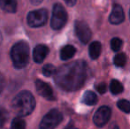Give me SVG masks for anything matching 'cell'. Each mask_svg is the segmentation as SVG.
I'll return each instance as SVG.
<instances>
[{
    "instance_id": "obj_11",
    "label": "cell",
    "mask_w": 130,
    "mask_h": 129,
    "mask_svg": "<svg viewBox=\"0 0 130 129\" xmlns=\"http://www.w3.org/2000/svg\"><path fill=\"white\" fill-rule=\"evenodd\" d=\"M49 48L46 45L39 44L36 46L33 51V59L36 63H42L49 54Z\"/></svg>"
},
{
    "instance_id": "obj_4",
    "label": "cell",
    "mask_w": 130,
    "mask_h": 129,
    "mask_svg": "<svg viewBox=\"0 0 130 129\" xmlns=\"http://www.w3.org/2000/svg\"><path fill=\"white\" fill-rule=\"evenodd\" d=\"M67 21V13L66 9L60 4H56L53 6L51 27L55 30L61 29Z\"/></svg>"
},
{
    "instance_id": "obj_28",
    "label": "cell",
    "mask_w": 130,
    "mask_h": 129,
    "mask_svg": "<svg viewBox=\"0 0 130 129\" xmlns=\"http://www.w3.org/2000/svg\"><path fill=\"white\" fill-rule=\"evenodd\" d=\"M67 129H74V128H72V127H67Z\"/></svg>"
},
{
    "instance_id": "obj_10",
    "label": "cell",
    "mask_w": 130,
    "mask_h": 129,
    "mask_svg": "<svg viewBox=\"0 0 130 129\" xmlns=\"http://www.w3.org/2000/svg\"><path fill=\"white\" fill-rule=\"evenodd\" d=\"M124 19H125V14H124L123 8L120 5H115L110 14V22L111 24L118 25L123 22Z\"/></svg>"
},
{
    "instance_id": "obj_15",
    "label": "cell",
    "mask_w": 130,
    "mask_h": 129,
    "mask_svg": "<svg viewBox=\"0 0 130 129\" xmlns=\"http://www.w3.org/2000/svg\"><path fill=\"white\" fill-rule=\"evenodd\" d=\"M82 102L87 105H94L98 103V97L92 91H86L82 97Z\"/></svg>"
},
{
    "instance_id": "obj_7",
    "label": "cell",
    "mask_w": 130,
    "mask_h": 129,
    "mask_svg": "<svg viewBox=\"0 0 130 129\" xmlns=\"http://www.w3.org/2000/svg\"><path fill=\"white\" fill-rule=\"evenodd\" d=\"M74 30H75V34L77 35L82 43H87L89 42L92 36V33L89 28V25L86 22L82 21H77L74 24Z\"/></svg>"
},
{
    "instance_id": "obj_25",
    "label": "cell",
    "mask_w": 130,
    "mask_h": 129,
    "mask_svg": "<svg viewBox=\"0 0 130 129\" xmlns=\"http://www.w3.org/2000/svg\"><path fill=\"white\" fill-rule=\"evenodd\" d=\"M68 6H74L76 4V0H64Z\"/></svg>"
},
{
    "instance_id": "obj_8",
    "label": "cell",
    "mask_w": 130,
    "mask_h": 129,
    "mask_svg": "<svg viewBox=\"0 0 130 129\" xmlns=\"http://www.w3.org/2000/svg\"><path fill=\"white\" fill-rule=\"evenodd\" d=\"M111 109L108 106H102L95 112L93 116V122L96 126H104L106 125L111 118Z\"/></svg>"
},
{
    "instance_id": "obj_12",
    "label": "cell",
    "mask_w": 130,
    "mask_h": 129,
    "mask_svg": "<svg viewBox=\"0 0 130 129\" xmlns=\"http://www.w3.org/2000/svg\"><path fill=\"white\" fill-rule=\"evenodd\" d=\"M0 7L7 12L13 13L17 10L16 0H0Z\"/></svg>"
},
{
    "instance_id": "obj_9",
    "label": "cell",
    "mask_w": 130,
    "mask_h": 129,
    "mask_svg": "<svg viewBox=\"0 0 130 129\" xmlns=\"http://www.w3.org/2000/svg\"><path fill=\"white\" fill-rule=\"evenodd\" d=\"M36 91L40 96L44 97L45 99L48 100H54L55 97L53 94V90L52 87L46 82L41 81V80H36Z\"/></svg>"
},
{
    "instance_id": "obj_27",
    "label": "cell",
    "mask_w": 130,
    "mask_h": 129,
    "mask_svg": "<svg viewBox=\"0 0 130 129\" xmlns=\"http://www.w3.org/2000/svg\"><path fill=\"white\" fill-rule=\"evenodd\" d=\"M108 129H120L119 128V126H117V125H115V124H113V125H111V126H110Z\"/></svg>"
},
{
    "instance_id": "obj_20",
    "label": "cell",
    "mask_w": 130,
    "mask_h": 129,
    "mask_svg": "<svg viewBox=\"0 0 130 129\" xmlns=\"http://www.w3.org/2000/svg\"><path fill=\"white\" fill-rule=\"evenodd\" d=\"M117 106L122 112H126V113H130V102L127 100H120L117 103Z\"/></svg>"
},
{
    "instance_id": "obj_21",
    "label": "cell",
    "mask_w": 130,
    "mask_h": 129,
    "mask_svg": "<svg viewBox=\"0 0 130 129\" xmlns=\"http://www.w3.org/2000/svg\"><path fill=\"white\" fill-rule=\"evenodd\" d=\"M121 46H122V41L120 38L115 37L111 41V48L113 51H118Z\"/></svg>"
},
{
    "instance_id": "obj_23",
    "label": "cell",
    "mask_w": 130,
    "mask_h": 129,
    "mask_svg": "<svg viewBox=\"0 0 130 129\" xmlns=\"http://www.w3.org/2000/svg\"><path fill=\"white\" fill-rule=\"evenodd\" d=\"M96 88L100 94H104L106 92V89H107V87H106V85L104 83H99L96 87Z\"/></svg>"
},
{
    "instance_id": "obj_19",
    "label": "cell",
    "mask_w": 130,
    "mask_h": 129,
    "mask_svg": "<svg viewBox=\"0 0 130 129\" xmlns=\"http://www.w3.org/2000/svg\"><path fill=\"white\" fill-rule=\"evenodd\" d=\"M57 70L55 66L52 64H47L43 67V73L46 77H51L52 75H55Z\"/></svg>"
},
{
    "instance_id": "obj_5",
    "label": "cell",
    "mask_w": 130,
    "mask_h": 129,
    "mask_svg": "<svg viewBox=\"0 0 130 129\" xmlns=\"http://www.w3.org/2000/svg\"><path fill=\"white\" fill-rule=\"evenodd\" d=\"M63 119L62 113L57 109L50 110L43 118L40 123L39 129H55Z\"/></svg>"
},
{
    "instance_id": "obj_22",
    "label": "cell",
    "mask_w": 130,
    "mask_h": 129,
    "mask_svg": "<svg viewBox=\"0 0 130 129\" xmlns=\"http://www.w3.org/2000/svg\"><path fill=\"white\" fill-rule=\"evenodd\" d=\"M8 112L5 109L0 107V127L4 126L5 122H6L7 119H8Z\"/></svg>"
},
{
    "instance_id": "obj_29",
    "label": "cell",
    "mask_w": 130,
    "mask_h": 129,
    "mask_svg": "<svg viewBox=\"0 0 130 129\" xmlns=\"http://www.w3.org/2000/svg\"><path fill=\"white\" fill-rule=\"evenodd\" d=\"M129 17H130V11H129Z\"/></svg>"
},
{
    "instance_id": "obj_26",
    "label": "cell",
    "mask_w": 130,
    "mask_h": 129,
    "mask_svg": "<svg viewBox=\"0 0 130 129\" xmlns=\"http://www.w3.org/2000/svg\"><path fill=\"white\" fill-rule=\"evenodd\" d=\"M43 1V0H30L31 4H32V5H40V4H41Z\"/></svg>"
},
{
    "instance_id": "obj_18",
    "label": "cell",
    "mask_w": 130,
    "mask_h": 129,
    "mask_svg": "<svg viewBox=\"0 0 130 129\" xmlns=\"http://www.w3.org/2000/svg\"><path fill=\"white\" fill-rule=\"evenodd\" d=\"M12 129H26V123L21 118H15L11 125Z\"/></svg>"
},
{
    "instance_id": "obj_3",
    "label": "cell",
    "mask_w": 130,
    "mask_h": 129,
    "mask_svg": "<svg viewBox=\"0 0 130 129\" xmlns=\"http://www.w3.org/2000/svg\"><path fill=\"white\" fill-rule=\"evenodd\" d=\"M11 59L15 68L26 67L29 61V46L26 42H19L11 50Z\"/></svg>"
},
{
    "instance_id": "obj_16",
    "label": "cell",
    "mask_w": 130,
    "mask_h": 129,
    "mask_svg": "<svg viewBox=\"0 0 130 129\" xmlns=\"http://www.w3.org/2000/svg\"><path fill=\"white\" fill-rule=\"evenodd\" d=\"M110 90L113 95H118L123 91V86L122 84L117 80H112L110 84Z\"/></svg>"
},
{
    "instance_id": "obj_30",
    "label": "cell",
    "mask_w": 130,
    "mask_h": 129,
    "mask_svg": "<svg viewBox=\"0 0 130 129\" xmlns=\"http://www.w3.org/2000/svg\"></svg>"
},
{
    "instance_id": "obj_13",
    "label": "cell",
    "mask_w": 130,
    "mask_h": 129,
    "mask_svg": "<svg viewBox=\"0 0 130 129\" xmlns=\"http://www.w3.org/2000/svg\"><path fill=\"white\" fill-rule=\"evenodd\" d=\"M76 50L74 46L72 45H67V46L63 47L60 50V59L62 60H68V59H72L74 55L75 54Z\"/></svg>"
},
{
    "instance_id": "obj_6",
    "label": "cell",
    "mask_w": 130,
    "mask_h": 129,
    "mask_svg": "<svg viewBox=\"0 0 130 129\" xmlns=\"http://www.w3.org/2000/svg\"><path fill=\"white\" fill-rule=\"evenodd\" d=\"M48 20V12L46 9H38L32 11L27 17L28 26L31 28H39L47 22Z\"/></svg>"
},
{
    "instance_id": "obj_1",
    "label": "cell",
    "mask_w": 130,
    "mask_h": 129,
    "mask_svg": "<svg viewBox=\"0 0 130 129\" xmlns=\"http://www.w3.org/2000/svg\"><path fill=\"white\" fill-rule=\"evenodd\" d=\"M88 65L82 60L63 65L57 70L54 81L66 91H75L82 88L87 79Z\"/></svg>"
},
{
    "instance_id": "obj_14",
    "label": "cell",
    "mask_w": 130,
    "mask_h": 129,
    "mask_svg": "<svg viewBox=\"0 0 130 129\" xmlns=\"http://www.w3.org/2000/svg\"><path fill=\"white\" fill-rule=\"evenodd\" d=\"M101 50H102V46L99 42H93V43L89 45V53L92 59H98V58L99 57L100 53H101Z\"/></svg>"
},
{
    "instance_id": "obj_24",
    "label": "cell",
    "mask_w": 130,
    "mask_h": 129,
    "mask_svg": "<svg viewBox=\"0 0 130 129\" xmlns=\"http://www.w3.org/2000/svg\"><path fill=\"white\" fill-rule=\"evenodd\" d=\"M5 77L2 73H0V93L4 90L5 88Z\"/></svg>"
},
{
    "instance_id": "obj_17",
    "label": "cell",
    "mask_w": 130,
    "mask_h": 129,
    "mask_svg": "<svg viewBox=\"0 0 130 129\" xmlns=\"http://www.w3.org/2000/svg\"><path fill=\"white\" fill-rule=\"evenodd\" d=\"M127 62V57H126L125 53H119L113 59V63L116 66L122 67L126 65Z\"/></svg>"
},
{
    "instance_id": "obj_2",
    "label": "cell",
    "mask_w": 130,
    "mask_h": 129,
    "mask_svg": "<svg viewBox=\"0 0 130 129\" xmlns=\"http://www.w3.org/2000/svg\"><path fill=\"white\" fill-rule=\"evenodd\" d=\"M36 100L29 91H21L12 101V109L18 116H27L35 110Z\"/></svg>"
}]
</instances>
